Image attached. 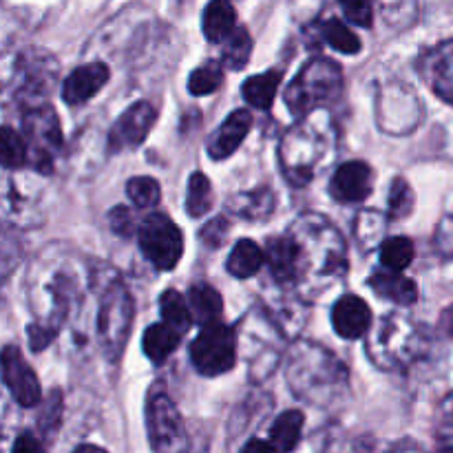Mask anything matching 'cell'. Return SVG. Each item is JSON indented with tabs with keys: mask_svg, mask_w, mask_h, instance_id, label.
Here are the masks:
<instances>
[{
	"mask_svg": "<svg viewBox=\"0 0 453 453\" xmlns=\"http://www.w3.org/2000/svg\"><path fill=\"white\" fill-rule=\"evenodd\" d=\"M0 150H3L4 168H20L29 162V146H27V140L22 135H18L12 127H3Z\"/></svg>",
	"mask_w": 453,
	"mask_h": 453,
	"instance_id": "obj_33",
	"label": "cell"
},
{
	"mask_svg": "<svg viewBox=\"0 0 453 453\" xmlns=\"http://www.w3.org/2000/svg\"><path fill=\"white\" fill-rule=\"evenodd\" d=\"M423 332L403 314L380 319L367 339V354L383 370H403L423 354Z\"/></svg>",
	"mask_w": 453,
	"mask_h": 453,
	"instance_id": "obj_3",
	"label": "cell"
},
{
	"mask_svg": "<svg viewBox=\"0 0 453 453\" xmlns=\"http://www.w3.org/2000/svg\"><path fill=\"white\" fill-rule=\"evenodd\" d=\"M133 317H135V305H133L131 292L119 281L118 274H113L104 283V290L100 295V312H97V334H100L104 357L111 363H118L127 348Z\"/></svg>",
	"mask_w": 453,
	"mask_h": 453,
	"instance_id": "obj_5",
	"label": "cell"
},
{
	"mask_svg": "<svg viewBox=\"0 0 453 453\" xmlns=\"http://www.w3.org/2000/svg\"><path fill=\"white\" fill-rule=\"evenodd\" d=\"M242 449L243 451H255V449H259V451H277L270 441H248L246 445L242 447Z\"/></svg>",
	"mask_w": 453,
	"mask_h": 453,
	"instance_id": "obj_43",
	"label": "cell"
},
{
	"mask_svg": "<svg viewBox=\"0 0 453 453\" xmlns=\"http://www.w3.org/2000/svg\"><path fill=\"white\" fill-rule=\"evenodd\" d=\"M414 211V190L405 180H394L389 188V219H403Z\"/></svg>",
	"mask_w": 453,
	"mask_h": 453,
	"instance_id": "obj_36",
	"label": "cell"
},
{
	"mask_svg": "<svg viewBox=\"0 0 453 453\" xmlns=\"http://www.w3.org/2000/svg\"><path fill=\"white\" fill-rule=\"evenodd\" d=\"M212 208V184L203 173H195L188 180V195H186V212L190 217H203Z\"/></svg>",
	"mask_w": 453,
	"mask_h": 453,
	"instance_id": "obj_31",
	"label": "cell"
},
{
	"mask_svg": "<svg viewBox=\"0 0 453 453\" xmlns=\"http://www.w3.org/2000/svg\"><path fill=\"white\" fill-rule=\"evenodd\" d=\"M181 339V332H177L175 327H171L168 323H153L149 326V330L144 332V354L153 363H164L173 352L177 349Z\"/></svg>",
	"mask_w": 453,
	"mask_h": 453,
	"instance_id": "obj_25",
	"label": "cell"
},
{
	"mask_svg": "<svg viewBox=\"0 0 453 453\" xmlns=\"http://www.w3.org/2000/svg\"><path fill=\"white\" fill-rule=\"evenodd\" d=\"M188 303L193 310V317L199 326H208V323L221 321V312H224V301L221 295L212 286L206 283H197L188 290Z\"/></svg>",
	"mask_w": 453,
	"mask_h": 453,
	"instance_id": "obj_24",
	"label": "cell"
},
{
	"mask_svg": "<svg viewBox=\"0 0 453 453\" xmlns=\"http://www.w3.org/2000/svg\"><path fill=\"white\" fill-rule=\"evenodd\" d=\"M3 379L13 401L20 407H35L42 398L38 376L34 374L20 349L13 345H7L3 349Z\"/></svg>",
	"mask_w": 453,
	"mask_h": 453,
	"instance_id": "obj_13",
	"label": "cell"
},
{
	"mask_svg": "<svg viewBox=\"0 0 453 453\" xmlns=\"http://www.w3.org/2000/svg\"><path fill=\"white\" fill-rule=\"evenodd\" d=\"M140 250L157 270H173L181 259L184 237L173 219L162 212H153L140 224Z\"/></svg>",
	"mask_w": 453,
	"mask_h": 453,
	"instance_id": "obj_9",
	"label": "cell"
},
{
	"mask_svg": "<svg viewBox=\"0 0 453 453\" xmlns=\"http://www.w3.org/2000/svg\"><path fill=\"white\" fill-rule=\"evenodd\" d=\"M155 119H157V111L153 104L140 100L135 104L128 106L118 122L113 124L109 133V149L111 153H119L124 149H135L146 140L149 131L153 128Z\"/></svg>",
	"mask_w": 453,
	"mask_h": 453,
	"instance_id": "obj_12",
	"label": "cell"
},
{
	"mask_svg": "<svg viewBox=\"0 0 453 453\" xmlns=\"http://www.w3.org/2000/svg\"><path fill=\"white\" fill-rule=\"evenodd\" d=\"M60 411H62L60 392H51L49 401L44 403L42 414H40V429H42L44 434H56L58 425H60Z\"/></svg>",
	"mask_w": 453,
	"mask_h": 453,
	"instance_id": "obj_38",
	"label": "cell"
},
{
	"mask_svg": "<svg viewBox=\"0 0 453 453\" xmlns=\"http://www.w3.org/2000/svg\"><path fill=\"white\" fill-rule=\"evenodd\" d=\"M277 327L270 326V321L261 314H250V317L243 319V330L242 332V343L246 348V361L250 363V379L261 380L268 379L274 372V367L279 365V358H281V348H274V345H265L264 339H268Z\"/></svg>",
	"mask_w": 453,
	"mask_h": 453,
	"instance_id": "obj_11",
	"label": "cell"
},
{
	"mask_svg": "<svg viewBox=\"0 0 453 453\" xmlns=\"http://www.w3.org/2000/svg\"><path fill=\"white\" fill-rule=\"evenodd\" d=\"M305 416L301 411L290 410L286 414L279 416L274 425L270 427V442L277 451H292L301 441V432H303Z\"/></svg>",
	"mask_w": 453,
	"mask_h": 453,
	"instance_id": "obj_27",
	"label": "cell"
},
{
	"mask_svg": "<svg viewBox=\"0 0 453 453\" xmlns=\"http://www.w3.org/2000/svg\"><path fill=\"white\" fill-rule=\"evenodd\" d=\"M414 242L407 237H389L380 246V264L389 270H398V273L414 261Z\"/></svg>",
	"mask_w": 453,
	"mask_h": 453,
	"instance_id": "obj_32",
	"label": "cell"
},
{
	"mask_svg": "<svg viewBox=\"0 0 453 453\" xmlns=\"http://www.w3.org/2000/svg\"><path fill=\"white\" fill-rule=\"evenodd\" d=\"M228 212H233L239 219L264 221L274 212V193L268 186L250 190V193H237L226 202Z\"/></svg>",
	"mask_w": 453,
	"mask_h": 453,
	"instance_id": "obj_20",
	"label": "cell"
},
{
	"mask_svg": "<svg viewBox=\"0 0 453 453\" xmlns=\"http://www.w3.org/2000/svg\"><path fill=\"white\" fill-rule=\"evenodd\" d=\"M418 73L441 100L453 104V42H441L425 51Z\"/></svg>",
	"mask_w": 453,
	"mask_h": 453,
	"instance_id": "obj_14",
	"label": "cell"
},
{
	"mask_svg": "<svg viewBox=\"0 0 453 453\" xmlns=\"http://www.w3.org/2000/svg\"><path fill=\"white\" fill-rule=\"evenodd\" d=\"M250 53H252L250 34H248V29H243V27H237V29L224 40V47H221V62H224L226 69L239 71L246 66Z\"/></svg>",
	"mask_w": 453,
	"mask_h": 453,
	"instance_id": "obj_30",
	"label": "cell"
},
{
	"mask_svg": "<svg viewBox=\"0 0 453 453\" xmlns=\"http://www.w3.org/2000/svg\"><path fill=\"white\" fill-rule=\"evenodd\" d=\"M345 18L358 27L370 29L374 22V12H372V0H339Z\"/></svg>",
	"mask_w": 453,
	"mask_h": 453,
	"instance_id": "obj_37",
	"label": "cell"
},
{
	"mask_svg": "<svg viewBox=\"0 0 453 453\" xmlns=\"http://www.w3.org/2000/svg\"><path fill=\"white\" fill-rule=\"evenodd\" d=\"M111 71L109 66L102 62H91V65H82L65 80L62 84V100L71 106L84 104L91 100L100 88L109 82Z\"/></svg>",
	"mask_w": 453,
	"mask_h": 453,
	"instance_id": "obj_16",
	"label": "cell"
},
{
	"mask_svg": "<svg viewBox=\"0 0 453 453\" xmlns=\"http://www.w3.org/2000/svg\"><path fill=\"white\" fill-rule=\"evenodd\" d=\"M332 326H334L336 334L343 336V339H361L372 327L370 305L361 296H343V299L336 301L334 310H332Z\"/></svg>",
	"mask_w": 453,
	"mask_h": 453,
	"instance_id": "obj_17",
	"label": "cell"
},
{
	"mask_svg": "<svg viewBox=\"0 0 453 453\" xmlns=\"http://www.w3.org/2000/svg\"><path fill=\"white\" fill-rule=\"evenodd\" d=\"M25 140L29 146V157L42 173H51L53 155L62 146V128L56 111L51 106H35L25 115Z\"/></svg>",
	"mask_w": 453,
	"mask_h": 453,
	"instance_id": "obj_10",
	"label": "cell"
},
{
	"mask_svg": "<svg viewBox=\"0 0 453 453\" xmlns=\"http://www.w3.org/2000/svg\"><path fill=\"white\" fill-rule=\"evenodd\" d=\"M326 131L319 119H303L292 127L279 146V159L288 180L295 186L308 184L326 153Z\"/></svg>",
	"mask_w": 453,
	"mask_h": 453,
	"instance_id": "obj_6",
	"label": "cell"
},
{
	"mask_svg": "<svg viewBox=\"0 0 453 453\" xmlns=\"http://www.w3.org/2000/svg\"><path fill=\"white\" fill-rule=\"evenodd\" d=\"M127 195L133 202V206L140 208V211H146V208L157 206L159 197H162V190H159V184L153 180V177H133L127 184Z\"/></svg>",
	"mask_w": 453,
	"mask_h": 453,
	"instance_id": "obj_34",
	"label": "cell"
},
{
	"mask_svg": "<svg viewBox=\"0 0 453 453\" xmlns=\"http://www.w3.org/2000/svg\"><path fill=\"white\" fill-rule=\"evenodd\" d=\"M146 432L155 451L188 449L180 411L162 385H155L146 398Z\"/></svg>",
	"mask_w": 453,
	"mask_h": 453,
	"instance_id": "obj_8",
	"label": "cell"
},
{
	"mask_svg": "<svg viewBox=\"0 0 453 453\" xmlns=\"http://www.w3.org/2000/svg\"><path fill=\"white\" fill-rule=\"evenodd\" d=\"M265 264H268L270 274L279 283H295L296 281V259L295 246H292L290 234L283 237H273L265 243Z\"/></svg>",
	"mask_w": 453,
	"mask_h": 453,
	"instance_id": "obj_21",
	"label": "cell"
},
{
	"mask_svg": "<svg viewBox=\"0 0 453 453\" xmlns=\"http://www.w3.org/2000/svg\"><path fill=\"white\" fill-rule=\"evenodd\" d=\"M237 348L239 339L233 327L221 321L208 323L190 343V361L202 376H219L234 367Z\"/></svg>",
	"mask_w": 453,
	"mask_h": 453,
	"instance_id": "obj_7",
	"label": "cell"
},
{
	"mask_svg": "<svg viewBox=\"0 0 453 453\" xmlns=\"http://www.w3.org/2000/svg\"><path fill=\"white\" fill-rule=\"evenodd\" d=\"M343 91V73L332 60L319 58L308 62L286 88V104L292 115L303 118L317 106L339 100Z\"/></svg>",
	"mask_w": 453,
	"mask_h": 453,
	"instance_id": "obj_4",
	"label": "cell"
},
{
	"mask_svg": "<svg viewBox=\"0 0 453 453\" xmlns=\"http://www.w3.org/2000/svg\"><path fill=\"white\" fill-rule=\"evenodd\" d=\"M109 226L119 237H128V234H133V228H135V217H133V212L127 206H115L109 212Z\"/></svg>",
	"mask_w": 453,
	"mask_h": 453,
	"instance_id": "obj_40",
	"label": "cell"
},
{
	"mask_svg": "<svg viewBox=\"0 0 453 453\" xmlns=\"http://www.w3.org/2000/svg\"><path fill=\"white\" fill-rule=\"evenodd\" d=\"M159 308H162L164 323H168L171 327H175L177 332H188L190 323H193V310L190 303L180 295L177 290H166L159 299Z\"/></svg>",
	"mask_w": 453,
	"mask_h": 453,
	"instance_id": "obj_29",
	"label": "cell"
},
{
	"mask_svg": "<svg viewBox=\"0 0 453 453\" xmlns=\"http://www.w3.org/2000/svg\"><path fill=\"white\" fill-rule=\"evenodd\" d=\"M228 219H226V217H215V219L208 221V224L203 226L199 237H202V242L206 243L208 248H219L221 243L226 242V237H228Z\"/></svg>",
	"mask_w": 453,
	"mask_h": 453,
	"instance_id": "obj_39",
	"label": "cell"
},
{
	"mask_svg": "<svg viewBox=\"0 0 453 453\" xmlns=\"http://www.w3.org/2000/svg\"><path fill=\"white\" fill-rule=\"evenodd\" d=\"M374 173L365 162H345L336 168L330 181V193L339 202L357 203L370 197Z\"/></svg>",
	"mask_w": 453,
	"mask_h": 453,
	"instance_id": "obj_15",
	"label": "cell"
},
{
	"mask_svg": "<svg viewBox=\"0 0 453 453\" xmlns=\"http://www.w3.org/2000/svg\"><path fill=\"white\" fill-rule=\"evenodd\" d=\"M224 82V69L219 62H206L203 66L195 69L188 80V91L193 96H208V93L217 91Z\"/></svg>",
	"mask_w": 453,
	"mask_h": 453,
	"instance_id": "obj_35",
	"label": "cell"
},
{
	"mask_svg": "<svg viewBox=\"0 0 453 453\" xmlns=\"http://www.w3.org/2000/svg\"><path fill=\"white\" fill-rule=\"evenodd\" d=\"M370 286L379 292L383 299H389L396 305H414L418 301V288L411 279L403 277L398 270H376L370 277Z\"/></svg>",
	"mask_w": 453,
	"mask_h": 453,
	"instance_id": "obj_19",
	"label": "cell"
},
{
	"mask_svg": "<svg viewBox=\"0 0 453 453\" xmlns=\"http://www.w3.org/2000/svg\"><path fill=\"white\" fill-rule=\"evenodd\" d=\"M434 246L441 255L453 257V217H445L441 221L436 230V239H434Z\"/></svg>",
	"mask_w": 453,
	"mask_h": 453,
	"instance_id": "obj_41",
	"label": "cell"
},
{
	"mask_svg": "<svg viewBox=\"0 0 453 453\" xmlns=\"http://www.w3.org/2000/svg\"><path fill=\"white\" fill-rule=\"evenodd\" d=\"M281 84V71H265V73L252 75L243 82L242 93L246 97V102L255 109H270L273 106L274 96H277V88Z\"/></svg>",
	"mask_w": 453,
	"mask_h": 453,
	"instance_id": "obj_26",
	"label": "cell"
},
{
	"mask_svg": "<svg viewBox=\"0 0 453 453\" xmlns=\"http://www.w3.org/2000/svg\"><path fill=\"white\" fill-rule=\"evenodd\" d=\"M42 449H44L42 442H40L34 434H22V436H18V441L13 442V451L16 453H27V451L38 453Z\"/></svg>",
	"mask_w": 453,
	"mask_h": 453,
	"instance_id": "obj_42",
	"label": "cell"
},
{
	"mask_svg": "<svg viewBox=\"0 0 453 453\" xmlns=\"http://www.w3.org/2000/svg\"><path fill=\"white\" fill-rule=\"evenodd\" d=\"M292 394L314 407L341 405L349 396V372L336 354L314 341H296L286 358Z\"/></svg>",
	"mask_w": 453,
	"mask_h": 453,
	"instance_id": "obj_2",
	"label": "cell"
},
{
	"mask_svg": "<svg viewBox=\"0 0 453 453\" xmlns=\"http://www.w3.org/2000/svg\"><path fill=\"white\" fill-rule=\"evenodd\" d=\"M252 127V115L246 109H239L234 113H230L224 119L219 128L215 131V135L208 142V155L212 159H226L234 153V150L242 146V142L246 140L248 131Z\"/></svg>",
	"mask_w": 453,
	"mask_h": 453,
	"instance_id": "obj_18",
	"label": "cell"
},
{
	"mask_svg": "<svg viewBox=\"0 0 453 453\" xmlns=\"http://www.w3.org/2000/svg\"><path fill=\"white\" fill-rule=\"evenodd\" d=\"M264 264L265 250H261L252 239H239L230 252L226 268L234 279H250L259 273Z\"/></svg>",
	"mask_w": 453,
	"mask_h": 453,
	"instance_id": "obj_23",
	"label": "cell"
},
{
	"mask_svg": "<svg viewBox=\"0 0 453 453\" xmlns=\"http://www.w3.org/2000/svg\"><path fill=\"white\" fill-rule=\"evenodd\" d=\"M295 246L296 286L303 292H323L348 273V248L339 230L321 215L299 217L288 230Z\"/></svg>",
	"mask_w": 453,
	"mask_h": 453,
	"instance_id": "obj_1",
	"label": "cell"
},
{
	"mask_svg": "<svg viewBox=\"0 0 453 453\" xmlns=\"http://www.w3.org/2000/svg\"><path fill=\"white\" fill-rule=\"evenodd\" d=\"M317 34L323 42L330 44L336 51L345 53V56H354V53L361 51V38H358L354 31H349L343 22L336 20V18L323 20L321 25H319Z\"/></svg>",
	"mask_w": 453,
	"mask_h": 453,
	"instance_id": "obj_28",
	"label": "cell"
},
{
	"mask_svg": "<svg viewBox=\"0 0 453 453\" xmlns=\"http://www.w3.org/2000/svg\"><path fill=\"white\" fill-rule=\"evenodd\" d=\"M203 35L211 42H224L237 29V13L230 0H211L203 9L202 18Z\"/></svg>",
	"mask_w": 453,
	"mask_h": 453,
	"instance_id": "obj_22",
	"label": "cell"
}]
</instances>
